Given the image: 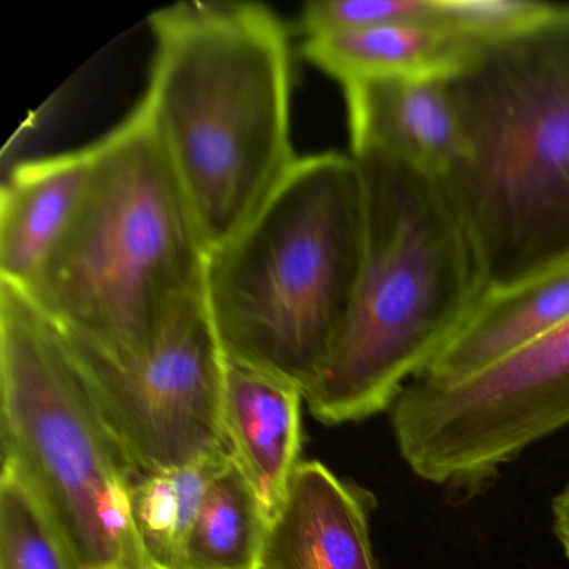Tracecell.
<instances>
[{"instance_id":"cell-11","label":"cell","mask_w":569,"mask_h":569,"mask_svg":"<svg viewBox=\"0 0 569 569\" xmlns=\"http://www.w3.org/2000/svg\"><path fill=\"white\" fill-rule=\"evenodd\" d=\"M302 399L305 391L291 381L226 358V439L236 465L261 499L269 522L301 465Z\"/></svg>"},{"instance_id":"cell-8","label":"cell","mask_w":569,"mask_h":569,"mask_svg":"<svg viewBox=\"0 0 569 569\" xmlns=\"http://www.w3.org/2000/svg\"><path fill=\"white\" fill-rule=\"evenodd\" d=\"M66 339L139 475L184 468L228 451L226 355L206 301L138 355L112 358Z\"/></svg>"},{"instance_id":"cell-13","label":"cell","mask_w":569,"mask_h":569,"mask_svg":"<svg viewBox=\"0 0 569 569\" xmlns=\"http://www.w3.org/2000/svg\"><path fill=\"white\" fill-rule=\"evenodd\" d=\"M569 318V258L515 284L488 288L416 379L455 382L541 338Z\"/></svg>"},{"instance_id":"cell-2","label":"cell","mask_w":569,"mask_h":569,"mask_svg":"<svg viewBox=\"0 0 569 569\" xmlns=\"http://www.w3.org/2000/svg\"><path fill=\"white\" fill-rule=\"evenodd\" d=\"M351 156L365 192L361 268L331 358L305 392L325 425L391 409L486 289L478 252L441 178L385 152Z\"/></svg>"},{"instance_id":"cell-5","label":"cell","mask_w":569,"mask_h":569,"mask_svg":"<svg viewBox=\"0 0 569 569\" xmlns=\"http://www.w3.org/2000/svg\"><path fill=\"white\" fill-rule=\"evenodd\" d=\"M362 242L356 159L298 158L254 216L209 251L204 301L226 358L308 391L348 319Z\"/></svg>"},{"instance_id":"cell-7","label":"cell","mask_w":569,"mask_h":569,"mask_svg":"<svg viewBox=\"0 0 569 569\" xmlns=\"http://www.w3.org/2000/svg\"><path fill=\"white\" fill-rule=\"evenodd\" d=\"M389 411L411 471L472 495L526 448L569 425V318L468 378L412 379Z\"/></svg>"},{"instance_id":"cell-15","label":"cell","mask_w":569,"mask_h":569,"mask_svg":"<svg viewBox=\"0 0 569 569\" xmlns=\"http://www.w3.org/2000/svg\"><path fill=\"white\" fill-rule=\"evenodd\" d=\"M231 449L171 471L141 475L131 488V518L148 568L182 569L196 516Z\"/></svg>"},{"instance_id":"cell-12","label":"cell","mask_w":569,"mask_h":569,"mask_svg":"<svg viewBox=\"0 0 569 569\" xmlns=\"http://www.w3.org/2000/svg\"><path fill=\"white\" fill-rule=\"evenodd\" d=\"M91 146L16 166L0 196V282L26 291L74 222L91 178Z\"/></svg>"},{"instance_id":"cell-16","label":"cell","mask_w":569,"mask_h":569,"mask_svg":"<svg viewBox=\"0 0 569 569\" xmlns=\"http://www.w3.org/2000/svg\"><path fill=\"white\" fill-rule=\"evenodd\" d=\"M268 529L264 506L232 458L206 492L182 569H261Z\"/></svg>"},{"instance_id":"cell-19","label":"cell","mask_w":569,"mask_h":569,"mask_svg":"<svg viewBox=\"0 0 569 569\" xmlns=\"http://www.w3.org/2000/svg\"><path fill=\"white\" fill-rule=\"evenodd\" d=\"M552 519H555V532L559 545L569 558V486H566L552 501Z\"/></svg>"},{"instance_id":"cell-4","label":"cell","mask_w":569,"mask_h":569,"mask_svg":"<svg viewBox=\"0 0 569 569\" xmlns=\"http://www.w3.org/2000/svg\"><path fill=\"white\" fill-rule=\"evenodd\" d=\"M91 154L74 222L22 292L68 338L124 358L204 301L209 248L139 106Z\"/></svg>"},{"instance_id":"cell-14","label":"cell","mask_w":569,"mask_h":569,"mask_svg":"<svg viewBox=\"0 0 569 569\" xmlns=\"http://www.w3.org/2000/svg\"><path fill=\"white\" fill-rule=\"evenodd\" d=\"M442 24H395L305 38L302 54L339 84L366 78H449L479 46Z\"/></svg>"},{"instance_id":"cell-9","label":"cell","mask_w":569,"mask_h":569,"mask_svg":"<svg viewBox=\"0 0 569 569\" xmlns=\"http://www.w3.org/2000/svg\"><path fill=\"white\" fill-rule=\"evenodd\" d=\"M448 78H366L342 84L351 154L378 151L445 178L462 151Z\"/></svg>"},{"instance_id":"cell-18","label":"cell","mask_w":569,"mask_h":569,"mask_svg":"<svg viewBox=\"0 0 569 569\" xmlns=\"http://www.w3.org/2000/svg\"><path fill=\"white\" fill-rule=\"evenodd\" d=\"M395 24L456 29L455 0H315L301 12L305 38Z\"/></svg>"},{"instance_id":"cell-17","label":"cell","mask_w":569,"mask_h":569,"mask_svg":"<svg viewBox=\"0 0 569 569\" xmlns=\"http://www.w3.org/2000/svg\"><path fill=\"white\" fill-rule=\"evenodd\" d=\"M0 569H78L34 492L6 465L0 478Z\"/></svg>"},{"instance_id":"cell-1","label":"cell","mask_w":569,"mask_h":569,"mask_svg":"<svg viewBox=\"0 0 569 569\" xmlns=\"http://www.w3.org/2000/svg\"><path fill=\"white\" fill-rule=\"evenodd\" d=\"M154 64L139 104L209 251L236 234L298 161L291 49L252 2H181L151 16Z\"/></svg>"},{"instance_id":"cell-20","label":"cell","mask_w":569,"mask_h":569,"mask_svg":"<svg viewBox=\"0 0 569 569\" xmlns=\"http://www.w3.org/2000/svg\"><path fill=\"white\" fill-rule=\"evenodd\" d=\"M148 569H166V568H148Z\"/></svg>"},{"instance_id":"cell-6","label":"cell","mask_w":569,"mask_h":569,"mask_svg":"<svg viewBox=\"0 0 569 569\" xmlns=\"http://www.w3.org/2000/svg\"><path fill=\"white\" fill-rule=\"evenodd\" d=\"M2 456L61 532L78 569H148L131 518L139 471L61 329L0 282Z\"/></svg>"},{"instance_id":"cell-3","label":"cell","mask_w":569,"mask_h":569,"mask_svg":"<svg viewBox=\"0 0 569 569\" xmlns=\"http://www.w3.org/2000/svg\"><path fill=\"white\" fill-rule=\"evenodd\" d=\"M462 151L442 178L486 289L569 258V6L476 49L448 79Z\"/></svg>"},{"instance_id":"cell-10","label":"cell","mask_w":569,"mask_h":569,"mask_svg":"<svg viewBox=\"0 0 569 569\" xmlns=\"http://www.w3.org/2000/svg\"><path fill=\"white\" fill-rule=\"evenodd\" d=\"M261 569H378L369 499L318 461H301L269 522Z\"/></svg>"}]
</instances>
